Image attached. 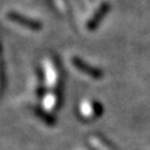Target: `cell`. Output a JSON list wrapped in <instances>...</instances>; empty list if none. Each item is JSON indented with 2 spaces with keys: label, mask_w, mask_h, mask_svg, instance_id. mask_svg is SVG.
<instances>
[{
  "label": "cell",
  "mask_w": 150,
  "mask_h": 150,
  "mask_svg": "<svg viewBox=\"0 0 150 150\" xmlns=\"http://www.w3.org/2000/svg\"><path fill=\"white\" fill-rule=\"evenodd\" d=\"M5 18L14 24L18 27H21L24 30H28V31H40L43 28V24L40 20H37L32 17L25 16L23 13H19L17 11L13 10H8L5 13Z\"/></svg>",
  "instance_id": "obj_2"
},
{
  "label": "cell",
  "mask_w": 150,
  "mask_h": 150,
  "mask_svg": "<svg viewBox=\"0 0 150 150\" xmlns=\"http://www.w3.org/2000/svg\"><path fill=\"white\" fill-rule=\"evenodd\" d=\"M78 112L79 116L85 120L93 118V116H97V103L91 100H83L79 104Z\"/></svg>",
  "instance_id": "obj_4"
},
{
  "label": "cell",
  "mask_w": 150,
  "mask_h": 150,
  "mask_svg": "<svg viewBox=\"0 0 150 150\" xmlns=\"http://www.w3.org/2000/svg\"><path fill=\"white\" fill-rule=\"evenodd\" d=\"M85 1H88V0H85Z\"/></svg>",
  "instance_id": "obj_7"
},
{
  "label": "cell",
  "mask_w": 150,
  "mask_h": 150,
  "mask_svg": "<svg viewBox=\"0 0 150 150\" xmlns=\"http://www.w3.org/2000/svg\"><path fill=\"white\" fill-rule=\"evenodd\" d=\"M3 82H4V63H3V46L0 42V91L3 89Z\"/></svg>",
  "instance_id": "obj_6"
},
{
  "label": "cell",
  "mask_w": 150,
  "mask_h": 150,
  "mask_svg": "<svg viewBox=\"0 0 150 150\" xmlns=\"http://www.w3.org/2000/svg\"><path fill=\"white\" fill-rule=\"evenodd\" d=\"M69 63L71 65V67L82 74H85L88 77H92V78H98L100 76V73L97 71V69H93L92 66H90L89 64L84 63L79 57L77 56H70L69 57Z\"/></svg>",
  "instance_id": "obj_3"
},
{
  "label": "cell",
  "mask_w": 150,
  "mask_h": 150,
  "mask_svg": "<svg viewBox=\"0 0 150 150\" xmlns=\"http://www.w3.org/2000/svg\"><path fill=\"white\" fill-rule=\"evenodd\" d=\"M39 83L45 91H60L62 86V71L57 59L52 54H46L40 62Z\"/></svg>",
  "instance_id": "obj_1"
},
{
  "label": "cell",
  "mask_w": 150,
  "mask_h": 150,
  "mask_svg": "<svg viewBox=\"0 0 150 150\" xmlns=\"http://www.w3.org/2000/svg\"><path fill=\"white\" fill-rule=\"evenodd\" d=\"M53 3L59 12L63 14H67L69 12V1L67 0H53Z\"/></svg>",
  "instance_id": "obj_5"
}]
</instances>
